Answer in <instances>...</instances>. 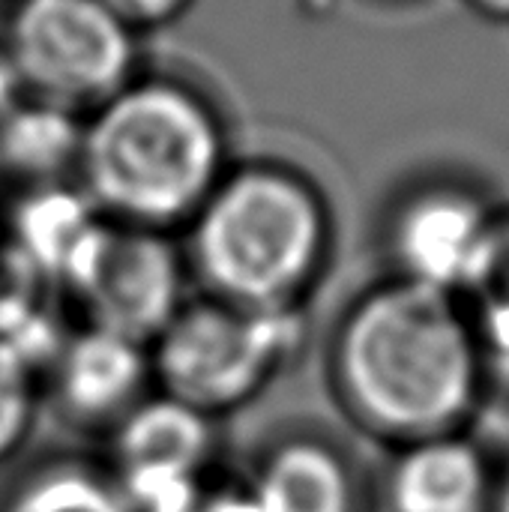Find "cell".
Wrapping results in <instances>:
<instances>
[{"label": "cell", "instance_id": "cell-1", "mask_svg": "<svg viewBox=\"0 0 509 512\" xmlns=\"http://www.w3.org/2000/svg\"><path fill=\"white\" fill-rule=\"evenodd\" d=\"M324 393L354 435L387 453L477 429L495 378L462 297L387 276L333 321Z\"/></svg>", "mask_w": 509, "mask_h": 512}, {"label": "cell", "instance_id": "cell-2", "mask_svg": "<svg viewBox=\"0 0 509 512\" xmlns=\"http://www.w3.org/2000/svg\"><path fill=\"white\" fill-rule=\"evenodd\" d=\"M216 105L174 75H135L84 117L75 183L120 225L183 234L231 168Z\"/></svg>", "mask_w": 509, "mask_h": 512}, {"label": "cell", "instance_id": "cell-3", "mask_svg": "<svg viewBox=\"0 0 509 512\" xmlns=\"http://www.w3.org/2000/svg\"><path fill=\"white\" fill-rule=\"evenodd\" d=\"M333 213L297 168L231 165L195 219L183 252L198 294L258 309L303 312L333 258Z\"/></svg>", "mask_w": 509, "mask_h": 512}, {"label": "cell", "instance_id": "cell-4", "mask_svg": "<svg viewBox=\"0 0 509 512\" xmlns=\"http://www.w3.org/2000/svg\"><path fill=\"white\" fill-rule=\"evenodd\" d=\"M303 342V312H258L195 291L150 345L153 387L225 426L279 384Z\"/></svg>", "mask_w": 509, "mask_h": 512}, {"label": "cell", "instance_id": "cell-5", "mask_svg": "<svg viewBox=\"0 0 509 512\" xmlns=\"http://www.w3.org/2000/svg\"><path fill=\"white\" fill-rule=\"evenodd\" d=\"M378 462L330 408L261 414L231 444V465L261 512H378Z\"/></svg>", "mask_w": 509, "mask_h": 512}, {"label": "cell", "instance_id": "cell-6", "mask_svg": "<svg viewBox=\"0 0 509 512\" xmlns=\"http://www.w3.org/2000/svg\"><path fill=\"white\" fill-rule=\"evenodd\" d=\"M0 60L24 96L87 117L138 75V33L102 0H12Z\"/></svg>", "mask_w": 509, "mask_h": 512}, {"label": "cell", "instance_id": "cell-7", "mask_svg": "<svg viewBox=\"0 0 509 512\" xmlns=\"http://www.w3.org/2000/svg\"><path fill=\"white\" fill-rule=\"evenodd\" d=\"M189 288L186 252L174 234L105 219L63 273L57 294L75 306V324L150 348L192 297Z\"/></svg>", "mask_w": 509, "mask_h": 512}, {"label": "cell", "instance_id": "cell-8", "mask_svg": "<svg viewBox=\"0 0 509 512\" xmlns=\"http://www.w3.org/2000/svg\"><path fill=\"white\" fill-rule=\"evenodd\" d=\"M228 450L219 423L153 393L102 444V459L132 512H189Z\"/></svg>", "mask_w": 509, "mask_h": 512}, {"label": "cell", "instance_id": "cell-9", "mask_svg": "<svg viewBox=\"0 0 509 512\" xmlns=\"http://www.w3.org/2000/svg\"><path fill=\"white\" fill-rule=\"evenodd\" d=\"M501 210L474 186L435 177L396 198L384 249L396 279L465 297L492 249Z\"/></svg>", "mask_w": 509, "mask_h": 512}, {"label": "cell", "instance_id": "cell-10", "mask_svg": "<svg viewBox=\"0 0 509 512\" xmlns=\"http://www.w3.org/2000/svg\"><path fill=\"white\" fill-rule=\"evenodd\" d=\"M153 393L150 348L87 324H72L42 369V408L99 444Z\"/></svg>", "mask_w": 509, "mask_h": 512}, {"label": "cell", "instance_id": "cell-11", "mask_svg": "<svg viewBox=\"0 0 509 512\" xmlns=\"http://www.w3.org/2000/svg\"><path fill=\"white\" fill-rule=\"evenodd\" d=\"M501 456L477 429L381 453L378 512H492Z\"/></svg>", "mask_w": 509, "mask_h": 512}, {"label": "cell", "instance_id": "cell-12", "mask_svg": "<svg viewBox=\"0 0 509 512\" xmlns=\"http://www.w3.org/2000/svg\"><path fill=\"white\" fill-rule=\"evenodd\" d=\"M84 117L18 93L0 105V177L15 192L75 180Z\"/></svg>", "mask_w": 509, "mask_h": 512}, {"label": "cell", "instance_id": "cell-13", "mask_svg": "<svg viewBox=\"0 0 509 512\" xmlns=\"http://www.w3.org/2000/svg\"><path fill=\"white\" fill-rule=\"evenodd\" d=\"M12 207L3 222V234L24 249V255L48 276L57 288L81 246L96 234L105 216L84 195V189L69 183L33 186L12 192Z\"/></svg>", "mask_w": 509, "mask_h": 512}, {"label": "cell", "instance_id": "cell-14", "mask_svg": "<svg viewBox=\"0 0 509 512\" xmlns=\"http://www.w3.org/2000/svg\"><path fill=\"white\" fill-rule=\"evenodd\" d=\"M0 512H132L108 462L54 453L24 465L0 495Z\"/></svg>", "mask_w": 509, "mask_h": 512}, {"label": "cell", "instance_id": "cell-15", "mask_svg": "<svg viewBox=\"0 0 509 512\" xmlns=\"http://www.w3.org/2000/svg\"><path fill=\"white\" fill-rule=\"evenodd\" d=\"M54 294L48 276L0 231V339L24 348L39 372L69 330L54 324Z\"/></svg>", "mask_w": 509, "mask_h": 512}, {"label": "cell", "instance_id": "cell-16", "mask_svg": "<svg viewBox=\"0 0 509 512\" xmlns=\"http://www.w3.org/2000/svg\"><path fill=\"white\" fill-rule=\"evenodd\" d=\"M462 300L477 327L498 393L509 381V210H501L486 264Z\"/></svg>", "mask_w": 509, "mask_h": 512}, {"label": "cell", "instance_id": "cell-17", "mask_svg": "<svg viewBox=\"0 0 509 512\" xmlns=\"http://www.w3.org/2000/svg\"><path fill=\"white\" fill-rule=\"evenodd\" d=\"M42 411L39 366L24 348L0 339V468L24 453Z\"/></svg>", "mask_w": 509, "mask_h": 512}, {"label": "cell", "instance_id": "cell-18", "mask_svg": "<svg viewBox=\"0 0 509 512\" xmlns=\"http://www.w3.org/2000/svg\"><path fill=\"white\" fill-rule=\"evenodd\" d=\"M117 18H123L138 36L147 30H162L183 18L195 0H102Z\"/></svg>", "mask_w": 509, "mask_h": 512}, {"label": "cell", "instance_id": "cell-19", "mask_svg": "<svg viewBox=\"0 0 509 512\" xmlns=\"http://www.w3.org/2000/svg\"><path fill=\"white\" fill-rule=\"evenodd\" d=\"M492 512H509V456H501V465H498V483H495Z\"/></svg>", "mask_w": 509, "mask_h": 512}, {"label": "cell", "instance_id": "cell-20", "mask_svg": "<svg viewBox=\"0 0 509 512\" xmlns=\"http://www.w3.org/2000/svg\"><path fill=\"white\" fill-rule=\"evenodd\" d=\"M477 15L492 21H509V0H465Z\"/></svg>", "mask_w": 509, "mask_h": 512}, {"label": "cell", "instance_id": "cell-21", "mask_svg": "<svg viewBox=\"0 0 509 512\" xmlns=\"http://www.w3.org/2000/svg\"><path fill=\"white\" fill-rule=\"evenodd\" d=\"M9 3H12V0H0V33H3V24H6V12H9Z\"/></svg>", "mask_w": 509, "mask_h": 512}]
</instances>
